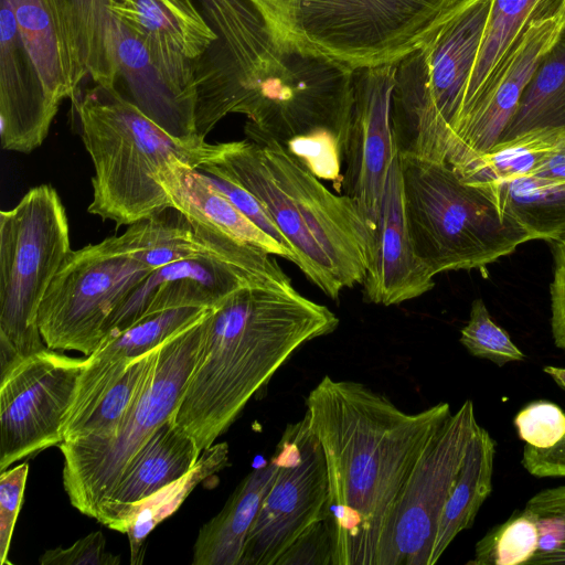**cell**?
Wrapping results in <instances>:
<instances>
[{"label": "cell", "instance_id": "6da1fadb", "mask_svg": "<svg viewBox=\"0 0 565 565\" xmlns=\"http://www.w3.org/2000/svg\"><path fill=\"white\" fill-rule=\"evenodd\" d=\"M306 405L327 463L332 565H376L393 505L450 406L405 413L362 383L328 375Z\"/></svg>", "mask_w": 565, "mask_h": 565}, {"label": "cell", "instance_id": "7a4b0ae2", "mask_svg": "<svg viewBox=\"0 0 565 565\" xmlns=\"http://www.w3.org/2000/svg\"><path fill=\"white\" fill-rule=\"evenodd\" d=\"M338 326L328 307L299 294L290 279L233 292L204 318L199 354L170 422L202 454L300 347Z\"/></svg>", "mask_w": 565, "mask_h": 565}, {"label": "cell", "instance_id": "3957f363", "mask_svg": "<svg viewBox=\"0 0 565 565\" xmlns=\"http://www.w3.org/2000/svg\"><path fill=\"white\" fill-rule=\"evenodd\" d=\"M198 170L248 191L296 255V265L329 298L362 284L373 234L354 202L328 190L280 142L250 137L209 143Z\"/></svg>", "mask_w": 565, "mask_h": 565}, {"label": "cell", "instance_id": "277c9868", "mask_svg": "<svg viewBox=\"0 0 565 565\" xmlns=\"http://www.w3.org/2000/svg\"><path fill=\"white\" fill-rule=\"evenodd\" d=\"M76 109L95 172L87 210L117 226L130 225L170 206L156 180L170 158L198 169L205 157V139L173 137L116 87L95 84L76 103Z\"/></svg>", "mask_w": 565, "mask_h": 565}, {"label": "cell", "instance_id": "5b68a950", "mask_svg": "<svg viewBox=\"0 0 565 565\" xmlns=\"http://www.w3.org/2000/svg\"><path fill=\"white\" fill-rule=\"evenodd\" d=\"M273 41L351 70L394 64L459 0H252Z\"/></svg>", "mask_w": 565, "mask_h": 565}, {"label": "cell", "instance_id": "8992f818", "mask_svg": "<svg viewBox=\"0 0 565 565\" xmlns=\"http://www.w3.org/2000/svg\"><path fill=\"white\" fill-rule=\"evenodd\" d=\"M398 156L409 234L434 276L482 268L533 239L492 185L463 181L446 161Z\"/></svg>", "mask_w": 565, "mask_h": 565}, {"label": "cell", "instance_id": "52a82bcc", "mask_svg": "<svg viewBox=\"0 0 565 565\" xmlns=\"http://www.w3.org/2000/svg\"><path fill=\"white\" fill-rule=\"evenodd\" d=\"M284 64L262 79L237 113L247 138L284 145L301 161L344 159L353 109V72L328 58L281 49Z\"/></svg>", "mask_w": 565, "mask_h": 565}, {"label": "cell", "instance_id": "ba28073f", "mask_svg": "<svg viewBox=\"0 0 565 565\" xmlns=\"http://www.w3.org/2000/svg\"><path fill=\"white\" fill-rule=\"evenodd\" d=\"M72 252L62 200L50 184L0 213V364L47 348L38 326L43 297Z\"/></svg>", "mask_w": 565, "mask_h": 565}, {"label": "cell", "instance_id": "9c48e42d", "mask_svg": "<svg viewBox=\"0 0 565 565\" xmlns=\"http://www.w3.org/2000/svg\"><path fill=\"white\" fill-rule=\"evenodd\" d=\"M206 313L160 344L152 374L115 436L58 445L64 457V489L81 513L97 518L130 459L171 418L195 364Z\"/></svg>", "mask_w": 565, "mask_h": 565}, {"label": "cell", "instance_id": "30bf717a", "mask_svg": "<svg viewBox=\"0 0 565 565\" xmlns=\"http://www.w3.org/2000/svg\"><path fill=\"white\" fill-rule=\"evenodd\" d=\"M151 271L127 254L115 235L72 250L39 309L45 345L92 354L111 315Z\"/></svg>", "mask_w": 565, "mask_h": 565}, {"label": "cell", "instance_id": "8fae6325", "mask_svg": "<svg viewBox=\"0 0 565 565\" xmlns=\"http://www.w3.org/2000/svg\"><path fill=\"white\" fill-rule=\"evenodd\" d=\"M216 43L194 62L198 81L196 132L205 136L237 113L248 93L282 66V52L252 0H193Z\"/></svg>", "mask_w": 565, "mask_h": 565}, {"label": "cell", "instance_id": "7c38bea8", "mask_svg": "<svg viewBox=\"0 0 565 565\" xmlns=\"http://www.w3.org/2000/svg\"><path fill=\"white\" fill-rule=\"evenodd\" d=\"M478 426L466 399L430 438L393 505L376 565H430L443 509Z\"/></svg>", "mask_w": 565, "mask_h": 565}, {"label": "cell", "instance_id": "4fadbf2b", "mask_svg": "<svg viewBox=\"0 0 565 565\" xmlns=\"http://www.w3.org/2000/svg\"><path fill=\"white\" fill-rule=\"evenodd\" d=\"M274 457L277 476L249 529L239 565H276L301 534L329 519L326 458L307 414L287 425Z\"/></svg>", "mask_w": 565, "mask_h": 565}, {"label": "cell", "instance_id": "5bb4252c", "mask_svg": "<svg viewBox=\"0 0 565 565\" xmlns=\"http://www.w3.org/2000/svg\"><path fill=\"white\" fill-rule=\"evenodd\" d=\"M86 359L45 348L1 373L0 470L63 441V425Z\"/></svg>", "mask_w": 565, "mask_h": 565}, {"label": "cell", "instance_id": "9a60e30c", "mask_svg": "<svg viewBox=\"0 0 565 565\" xmlns=\"http://www.w3.org/2000/svg\"><path fill=\"white\" fill-rule=\"evenodd\" d=\"M492 0H459L420 46L427 83L420 90L423 147L446 161L483 41Z\"/></svg>", "mask_w": 565, "mask_h": 565}, {"label": "cell", "instance_id": "2e32d148", "mask_svg": "<svg viewBox=\"0 0 565 565\" xmlns=\"http://www.w3.org/2000/svg\"><path fill=\"white\" fill-rule=\"evenodd\" d=\"M397 63L353 72V109L345 145L343 194L374 233L385 183L398 154L392 126V92Z\"/></svg>", "mask_w": 565, "mask_h": 565}, {"label": "cell", "instance_id": "e0dca14e", "mask_svg": "<svg viewBox=\"0 0 565 565\" xmlns=\"http://www.w3.org/2000/svg\"><path fill=\"white\" fill-rule=\"evenodd\" d=\"M117 64L118 78H122L128 93L125 97L147 117L175 138H201L195 126L194 61L118 20Z\"/></svg>", "mask_w": 565, "mask_h": 565}, {"label": "cell", "instance_id": "ac0fdd59", "mask_svg": "<svg viewBox=\"0 0 565 565\" xmlns=\"http://www.w3.org/2000/svg\"><path fill=\"white\" fill-rule=\"evenodd\" d=\"M275 280L280 279L214 258L168 264L152 270L116 309L107 322L104 339L124 331L142 316L179 307L213 308L244 287Z\"/></svg>", "mask_w": 565, "mask_h": 565}, {"label": "cell", "instance_id": "d6986e66", "mask_svg": "<svg viewBox=\"0 0 565 565\" xmlns=\"http://www.w3.org/2000/svg\"><path fill=\"white\" fill-rule=\"evenodd\" d=\"M117 241L127 254L152 270L183 259L214 258L267 278H289L274 255L193 223L172 206L128 225Z\"/></svg>", "mask_w": 565, "mask_h": 565}, {"label": "cell", "instance_id": "ffe728a7", "mask_svg": "<svg viewBox=\"0 0 565 565\" xmlns=\"http://www.w3.org/2000/svg\"><path fill=\"white\" fill-rule=\"evenodd\" d=\"M564 28V18L531 25L491 88L459 126L446 162L452 168H459L500 140L535 67Z\"/></svg>", "mask_w": 565, "mask_h": 565}, {"label": "cell", "instance_id": "44dd1931", "mask_svg": "<svg viewBox=\"0 0 565 565\" xmlns=\"http://www.w3.org/2000/svg\"><path fill=\"white\" fill-rule=\"evenodd\" d=\"M434 275L416 255L405 213L399 156L391 167L373 248L363 285L364 299L383 306L398 305L429 291Z\"/></svg>", "mask_w": 565, "mask_h": 565}, {"label": "cell", "instance_id": "7402d4cb", "mask_svg": "<svg viewBox=\"0 0 565 565\" xmlns=\"http://www.w3.org/2000/svg\"><path fill=\"white\" fill-rule=\"evenodd\" d=\"M0 137L4 150L29 153L45 140L58 106L49 96L18 30L0 0Z\"/></svg>", "mask_w": 565, "mask_h": 565}, {"label": "cell", "instance_id": "603a6c76", "mask_svg": "<svg viewBox=\"0 0 565 565\" xmlns=\"http://www.w3.org/2000/svg\"><path fill=\"white\" fill-rule=\"evenodd\" d=\"M210 308L179 307L142 316L124 331L104 339L86 359L63 425V441L84 424L109 387L137 356L202 318Z\"/></svg>", "mask_w": 565, "mask_h": 565}, {"label": "cell", "instance_id": "cb8c5ba5", "mask_svg": "<svg viewBox=\"0 0 565 565\" xmlns=\"http://www.w3.org/2000/svg\"><path fill=\"white\" fill-rule=\"evenodd\" d=\"M21 40L50 98L57 105L75 99L88 75L75 15L68 0H8Z\"/></svg>", "mask_w": 565, "mask_h": 565}, {"label": "cell", "instance_id": "d4e9b609", "mask_svg": "<svg viewBox=\"0 0 565 565\" xmlns=\"http://www.w3.org/2000/svg\"><path fill=\"white\" fill-rule=\"evenodd\" d=\"M156 180L166 192L170 206L189 221L296 264L295 254L241 212L213 185L205 172L172 157L160 168Z\"/></svg>", "mask_w": 565, "mask_h": 565}, {"label": "cell", "instance_id": "484cf974", "mask_svg": "<svg viewBox=\"0 0 565 565\" xmlns=\"http://www.w3.org/2000/svg\"><path fill=\"white\" fill-rule=\"evenodd\" d=\"M564 15L565 0H492L483 41L456 131L491 88L531 25Z\"/></svg>", "mask_w": 565, "mask_h": 565}, {"label": "cell", "instance_id": "4316f807", "mask_svg": "<svg viewBox=\"0 0 565 565\" xmlns=\"http://www.w3.org/2000/svg\"><path fill=\"white\" fill-rule=\"evenodd\" d=\"M200 456L190 436L170 419L164 422L130 459L119 481L100 505L98 515L106 508L130 504L150 497L188 473Z\"/></svg>", "mask_w": 565, "mask_h": 565}, {"label": "cell", "instance_id": "83f0119b", "mask_svg": "<svg viewBox=\"0 0 565 565\" xmlns=\"http://www.w3.org/2000/svg\"><path fill=\"white\" fill-rule=\"evenodd\" d=\"M278 471L270 461L249 472L224 508L199 531L193 548L194 565H239L249 529Z\"/></svg>", "mask_w": 565, "mask_h": 565}, {"label": "cell", "instance_id": "f1b7e54d", "mask_svg": "<svg viewBox=\"0 0 565 565\" xmlns=\"http://www.w3.org/2000/svg\"><path fill=\"white\" fill-rule=\"evenodd\" d=\"M228 454L226 443L213 444L202 451L194 467L183 477L141 501L102 510L97 521L126 533L131 564L142 563L145 541L150 532L173 514L200 482L226 467Z\"/></svg>", "mask_w": 565, "mask_h": 565}, {"label": "cell", "instance_id": "f546056e", "mask_svg": "<svg viewBox=\"0 0 565 565\" xmlns=\"http://www.w3.org/2000/svg\"><path fill=\"white\" fill-rule=\"evenodd\" d=\"M109 10L132 31L194 62L217 41L193 0H115Z\"/></svg>", "mask_w": 565, "mask_h": 565}, {"label": "cell", "instance_id": "4dcf8cb0", "mask_svg": "<svg viewBox=\"0 0 565 565\" xmlns=\"http://www.w3.org/2000/svg\"><path fill=\"white\" fill-rule=\"evenodd\" d=\"M495 441L480 425L476 429L465 455L454 488L443 509L430 565L436 564L450 543L469 529L492 490Z\"/></svg>", "mask_w": 565, "mask_h": 565}, {"label": "cell", "instance_id": "1f68e13d", "mask_svg": "<svg viewBox=\"0 0 565 565\" xmlns=\"http://www.w3.org/2000/svg\"><path fill=\"white\" fill-rule=\"evenodd\" d=\"M540 129H565V28L535 67L499 141Z\"/></svg>", "mask_w": 565, "mask_h": 565}, {"label": "cell", "instance_id": "d6a6232c", "mask_svg": "<svg viewBox=\"0 0 565 565\" xmlns=\"http://www.w3.org/2000/svg\"><path fill=\"white\" fill-rule=\"evenodd\" d=\"M491 185L502 211L518 221L533 239L565 238V180L527 174Z\"/></svg>", "mask_w": 565, "mask_h": 565}, {"label": "cell", "instance_id": "836d02e7", "mask_svg": "<svg viewBox=\"0 0 565 565\" xmlns=\"http://www.w3.org/2000/svg\"><path fill=\"white\" fill-rule=\"evenodd\" d=\"M564 135L565 129L529 131L498 141L488 151L454 169L463 181L478 185L499 184L527 175L556 149Z\"/></svg>", "mask_w": 565, "mask_h": 565}, {"label": "cell", "instance_id": "e575fe53", "mask_svg": "<svg viewBox=\"0 0 565 565\" xmlns=\"http://www.w3.org/2000/svg\"><path fill=\"white\" fill-rule=\"evenodd\" d=\"M76 20L82 55L93 82L116 87L118 20L111 0H68Z\"/></svg>", "mask_w": 565, "mask_h": 565}, {"label": "cell", "instance_id": "d590c367", "mask_svg": "<svg viewBox=\"0 0 565 565\" xmlns=\"http://www.w3.org/2000/svg\"><path fill=\"white\" fill-rule=\"evenodd\" d=\"M159 347L137 356L129 363L121 376L109 387L84 424L68 440L77 438L107 439L116 435L152 374Z\"/></svg>", "mask_w": 565, "mask_h": 565}, {"label": "cell", "instance_id": "8d00e7d4", "mask_svg": "<svg viewBox=\"0 0 565 565\" xmlns=\"http://www.w3.org/2000/svg\"><path fill=\"white\" fill-rule=\"evenodd\" d=\"M539 544L537 525L524 510L514 512L505 522L492 527L476 544L468 565L527 564Z\"/></svg>", "mask_w": 565, "mask_h": 565}, {"label": "cell", "instance_id": "74e56055", "mask_svg": "<svg viewBox=\"0 0 565 565\" xmlns=\"http://www.w3.org/2000/svg\"><path fill=\"white\" fill-rule=\"evenodd\" d=\"M523 510L539 531L537 548L527 564H565V484L537 492Z\"/></svg>", "mask_w": 565, "mask_h": 565}, {"label": "cell", "instance_id": "f35d334b", "mask_svg": "<svg viewBox=\"0 0 565 565\" xmlns=\"http://www.w3.org/2000/svg\"><path fill=\"white\" fill-rule=\"evenodd\" d=\"M459 340L471 355L498 366L525 359L509 333L492 320L481 298L472 301L469 320L461 329Z\"/></svg>", "mask_w": 565, "mask_h": 565}, {"label": "cell", "instance_id": "ab89813d", "mask_svg": "<svg viewBox=\"0 0 565 565\" xmlns=\"http://www.w3.org/2000/svg\"><path fill=\"white\" fill-rule=\"evenodd\" d=\"M514 426L526 444L548 448L565 435V413L552 402H532L516 414Z\"/></svg>", "mask_w": 565, "mask_h": 565}, {"label": "cell", "instance_id": "60d3db41", "mask_svg": "<svg viewBox=\"0 0 565 565\" xmlns=\"http://www.w3.org/2000/svg\"><path fill=\"white\" fill-rule=\"evenodd\" d=\"M29 472L26 462L0 475V564H11L8 554L14 525L22 504Z\"/></svg>", "mask_w": 565, "mask_h": 565}, {"label": "cell", "instance_id": "b9f144b4", "mask_svg": "<svg viewBox=\"0 0 565 565\" xmlns=\"http://www.w3.org/2000/svg\"><path fill=\"white\" fill-rule=\"evenodd\" d=\"M42 565H118L119 556L106 550V539L100 531L92 532L67 548L45 551L40 557Z\"/></svg>", "mask_w": 565, "mask_h": 565}, {"label": "cell", "instance_id": "7bdbcfd3", "mask_svg": "<svg viewBox=\"0 0 565 565\" xmlns=\"http://www.w3.org/2000/svg\"><path fill=\"white\" fill-rule=\"evenodd\" d=\"M276 565H332L329 520L316 523L280 556Z\"/></svg>", "mask_w": 565, "mask_h": 565}, {"label": "cell", "instance_id": "ee69618b", "mask_svg": "<svg viewBox=\"0 0 565 565\" xmlns=\"http://www.w3.org/2000/svg\"><path fill=\"white\" fill-rule=\"evenodd\" d=\"M209 178L213 185L218 191H221L250 221H253L259 228L275 238L278 243L292 252L285 237L281 235L277 226L263 209L262 204L248 191L226 179L211 174H209Z\"/></svg>", "mask_w": 565, "mask_h": 565}, {"label": "cell", "instance_id": "f6af8a7d", "mask_svg": "<svg viewBox=\"0 0 565 565\" xmlns=\"http://www.w3.org/2000/svg\"><path fill=\"white\" fill-rule=\"evenodd\" d=\"M553 258L550 285L551 330L554 344L565 351V238L553 243Z\"/></svg>", "mask_w": 565, "mask_h": 565}, {"label": "cell", "instance_id": "bcb514c9", "mask_svg": "<svg viewBox=\"0 0 565 565\" xmlns=\"http://www.w3.org/2000/svg\"><path fill=\"white\" fill-rule=\"evenodd\" d=\"M521 463L530 475L537 478H565V435L548 448L526 444Z\"/></svg>", "mask_w": 565, "mask_h": 565}, {"label": "cell", "instance_id": "7dc6e473", "mask_svg": "<svg viewBox=\"0 0 565 565\" xmlns=\"http://www.w3.org/2000/svg\"><path fill=\"white\" fill-rule=\"evenodd\" d=\"M531 174L545 179L565 180V135L556 149Z\"/></svg>", "mask_w": 565, "mask_h": 565}, {"label": "cell", "instance_id": "c3c4849f", "mask_svg": "<svg viewBox=\"0 0 565 565\" xmlns=\"http://www.w3.org/2000/svg\"><path fill=\"white\" fill-rule=\"evenodd\" d=\"M543 371L550 375L554 382L565 391V367L559 366H544Z\"/></svg>", "mask_w": 565, "mask_h": 565}, {"label": "cell", "instance_id": "681fc988", "mask_svg": "<svg viewBox=\"0 0 565 565\" xmlns=\"http://www.w3.org/2000/svg\"><path fill=\"white\" fill-rule=\"evenodd\" d=\"M564 21H565V15H564Z\"/></svg>", "mask_w": 565, "mask_h": 565}, {"label": "cell", "instance_id": "f907efd6", "mask_svg": "<svg viewBox=\"0 0 565 565\" xmlns=\"http://www.w3.org/2000/svg\"><path fill=\"white\" fill-rule=\"evenodd\" d=\"M111 1H115V0H111Z\"/></svg>", "mask_w": 565, "mask_h": 565}]
</instances>
